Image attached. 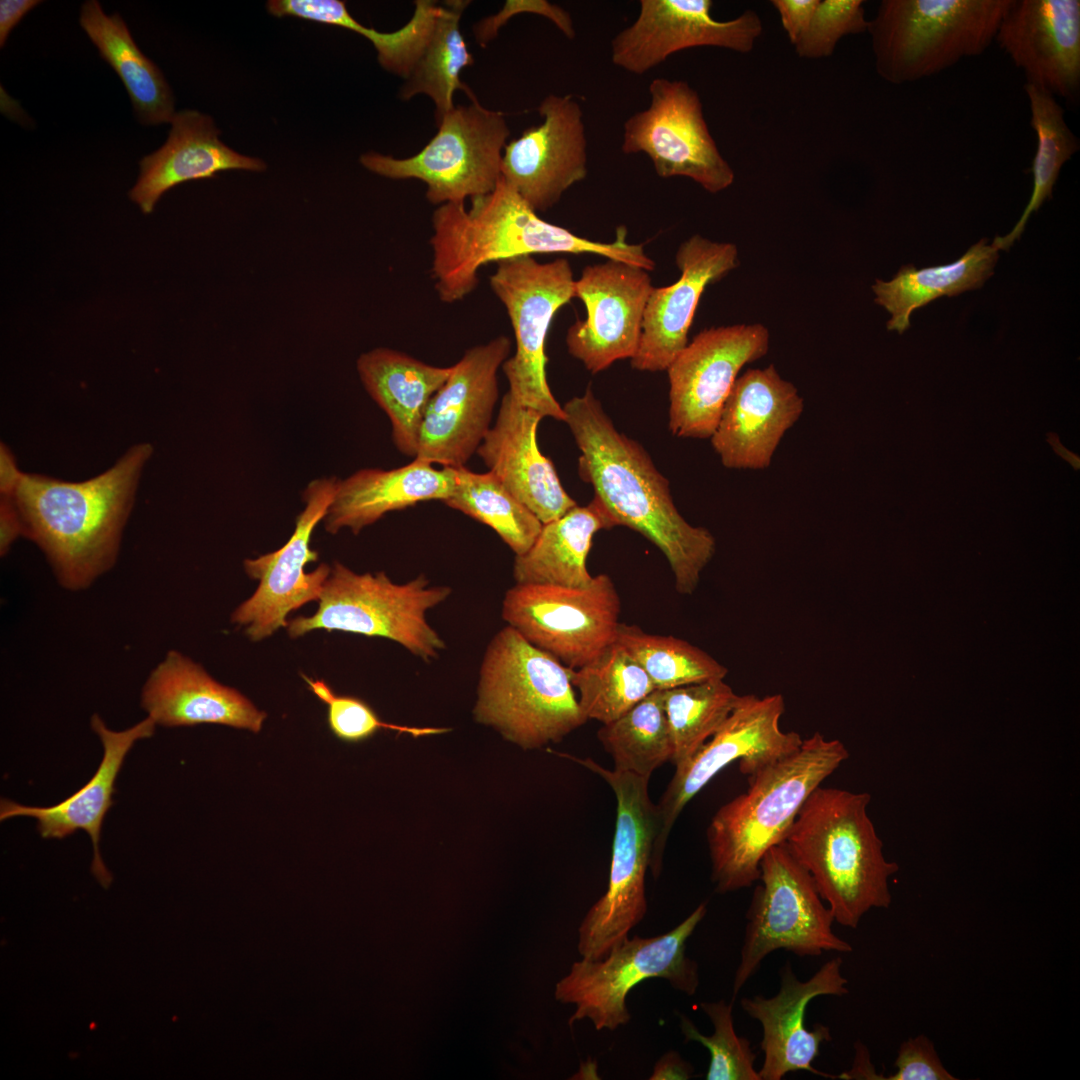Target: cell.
Segmentation results:
<instances>
[{
	"instance_id": "28",
	"label": "cell",
	"mask_w": 1080,
	"mask_h": 1080,
	"mask_svg": "<svg viewBox=\"0 0 1080 1080\" xmlns=\"http://www.w3.org/2000/svg\"><path fill=\"white\" fill-rule=\"evenodd\" d=\"M140 703L148 717L166 727L218 724L258 733L267 717L237 689L221 684L177 650H169L150 672Z\"/></svg>"
},
{
	"instance_id": "35",
	"label": "cell",
	"mask_w": 1080,
	"mask_h": 1080,
	"mask_svg": "<svg viewBox=\"0 0 1080 1080\" xmlns=\"http://www.w3.org/2000/svg\"><path fill=\"white\" fill-rule=\"evenodd\" d=\"M998 251L982 239L950 264L921 269L906 265L890 281L877 279L872 285L874 301L891 315L887 329L902 334L909 328L914 310L938 297L982 287L993 274Z\"/></svg>"
},
{
	"instance_id": "40",
	"label": "cell",
	"mask_w": 1080,
	"mask_h": 1080,
	"mask_svg": "<svg viewBox=\"0 0 1080 1080\" xmlns=\"http://www.w3.org/2000/svg\"><path fill=\"white\" fill-rule=\"evenodd\" d=\"M597 736L614 770L650 778L673 754L663 690L655 689L626 714L603 724Z\"/></svg>"
},
{
	"instance_id": "54",
	"label": "cell",
	"mask_w": 1080,
	"mask_h": 1080,
	"mask_svg": "<svg viewBox=\"0 0 1080 1080\" xmlns=\"http://www.w3.org/2000/svg\"><path fill=\"white\" fill-rule=\"evenodd\" d=\"M855 1060L852 1068L840 1074L836 1078L839 1079H868V1080H884V1076L877 1074L872 1066L869 1058V1053L865 1045L861 1042L855 1043Z\"/></svg>"
},
{
	"instance_id": "3",
	"label": "cell",
	"mask_w": 1080,
	"mask_h": 1080,
	"mask_svg": "<svg viewBox=\"0 0 1080 1080\" xmlns=\"http://www.w3.org/2000/svg\"><path fill=\"white\" fill-rule=\"evenodd\" d=\"M464 203H446L432 215V276L439 299L463 300L479 283L486 264L533 254H596L637 264L642 250L618 229L610 243L592 241L546 222L500 178L490 193Z\"/></svg>"
},
{
	"instance_id": "4",
	"label": "cell",
	"mask_w": 1080,
	"mask_h": 1080,
	"mask_svg": "<svg viewBox=\"0 0 1080 1080\" xmlns=\"http://www.w3.org/2000/svg\"><path fill=\"white\" fill-rule=\"evenodd\" d=\"M848 757L841 741L815 732L798 750L749 776L747 791L722 805L707 828L717 893L758 881L764 854L785 842L804 802Z\"/></svg>"
},
{
	"instance_id": "50",
	"label": "cell",
	"mask_w": 1080,
	"mask_h": 1080,
	"mask_svg": "<svg viewBox=\"0 0 1080 1080\" xmlns=\"http://www.w3.org/2000/svg\"><path fill=\"white\" fill-rule=\"evenodd\" d=\"M23 536L20 515L8 496H0V555L6 556L14 541Z\"/></svg>"
},
{
	"instance_id": "11",
	"label": "cell",
	"mask_w": 1080,
	"mask_h": 1080,
	"mask_svg": "<svg viewBox=\"0 0 1080 1080\" xmlns=\"http://www.w3.org/2000/svg\"><path fill=\"white\" fill-rule=\"evenodd\" d=\"M759 868L760 883L745 915L740 961L732 986L733 1001L763 960L776 950L798 957L853 950L834 933L835 920L830 908L824 905L813 878L785 843L771 847Z\"/></svg>"
},
{
	"instance_id": "13",
	"label": "cell",
	"mask_w": 1080,
	"mask_h": 1080,
	"mask_svg": "<svg viewBox=\"0 0 1080 1080\" xmlns=\"http://www.w3.org/2000/svg\"><path fill=\"white\" fill-rule=\"evenodd\" d=\"M496 264L490 286L507 311L516 343L514 355L501 367L507 392L543 418L564 422L563 408L547 382L545 343L555 313L575 297L570 263L564 258L540 263L532 256H520Z\"/></svg>"
},
{
	"instance_id": "18",
	"label": "cell",
	"mask_w": 1080,
	"mask_h": 1080,
	"mask_svg": "<svg viewBox=\"0 0 1080 1080\" xmlns=\"http://www.w3.org/2000/svg\"><path fill=\"white\" fill-rule=\"evenodd\" d=\"M337 481L336 478L311 481L303 493L305 507L289 540L276 551L244 560L246 574L258 580L259 585L233 611L231 622L245 627L250 640L261 641L287 627L290 612L319 600L331 567L322 563L311 572H305V567L319 558L310 545L312 534L327 513Z\"/></svg>"
},
{
	"instance_id": "6",
	"label": "cell",
	"mask_w": 1080,
	"mask_h": 1080,
	"mask_svg": "<svg viewBox=\"0 0 1080 1080\" xmlns=\"http://www.w3.org/2000/svg\"><path fill=\"white\" fill-rule=\"evenodd\" d=\"M570 670L506 625L483 655L476 720L524 749L560 741L588 720L579 707Z\"/></svg>"
},
{
	"instance_id": "47",
	"label": "cell",
	"mask_w": 1080,
	"mask_h": 1080,
	"mask_svg": "<svg viewBox=\"0 0 1080 1080\" xmlns=\"http://www.w3.org/2000/svg\"><path fill=\"white\" fill-rule=\"evenodd\" d=\"M896 1072L886 1080H956L942 1064L933 1042L925 1035L911 1037L898 1050Z\"/></svg>"
},
{
	"instance_id": "52",
	"label": "cell",
	"mask_w": 1080,
	"mask_h": 1080,
	"mask_svg": "<svg viewBox=\"0 0 1080 1080\" xmlns=\"http://www.w3.org/2000/svg\"><path fill=\"white\" fill-rule=\"evenodd\" d=\"M42 1L37 0H1L0 1V46L3 47L11 30L20 20Z\"/></svg>"
},
{
	"instance_id": "16",
	"label": "cell",
	"mask_w": 1080,
	"mask_h": 1080,
	"mask_svg": "<svg viewBox=\"0 0 1080 1080\" xmlns=\"http://www.w3.org/2000/svg\"><path fill=\"white\" fill-rule=\"evenodd\" d=\"M649 92V107L623 125L622 151L648 155L662 178L687 177L710 193L731 186L734 171L709 131L697 91L682 80L655 78Z\"/></svg>"
},
{
	"instance_id": "25",
	"label": "cell",
	"mask_w": 1080,
	"mask_h": 1080,
	"mask_svg": "<svg viewBox=\"0 0 1080 1080\" xmlns=\"http://www.w3.org/2000/svg\"><path fill=\"white\" fill-rule=\"evenodd\" d=\"M803 411L798 389L773 364L748 369L735 381L711 445L726 468L763 470Z\"/></svg>"
},
{
	"instance_id": "33",
	"label": "cell",
	"mask_w": 1080,
	"mask_h": 1080,
	"mask_svg": "<svg viewBox=\"0 0 1080 1080\" xmlns=\"http://www.w3.org/2000/svg\"><path fill=\"white\" fill-rule=\"evenodd\" d=\"M615 527L603 506L593 498L562 517L543 524L530 549L515 556L513 578L517 584L584 587L593 576L587 557L594 535Z\"/></svg>"
},
{
	"instance_id": "5",
	"label": "cell",
	"mask_w": 1080,
	"mask_h": 1080,
	"mask_svg": "<svg viewBox=\"0 0 1080 1080\" xmlns=\"http://www.w3.org/2000/svg\"><path fill=\"white\" fill-rule=\"evenodd\" d=\"M869 793L819 786L804 802L785 844L809 872L835 922L857 928L873 908L892 902L888 861L868 816Z\"/></svg>"
},
{
	"instance_id": "23",
	"label": "cell",
	"mask_w": 1080,
	"mask_h": 1080,
	"mask_svg": "<svg viewBox=\"0 0 1080 1080\" xmlns=\"http://www.w3.org/2000/svg\"><path fill=\"white\" fill-rule=\"evenodd\" d=\"M843 960L835 957L825 962L809 979L801 981L787 961L780 970V988L770 998L761 995L743 997V1011L762 1027L760 1048L764 1054L758 1070L761 1080H781L787 1073L807 1071L836 1078L814 1068L823 1042L832 1040L830 1029L804 1024L809 1003L819 996H844L849 993L848 979L841 972Z\"/></svg>"
},
{
	"instance_id": "24",
	"label": "cell",
	"mask_w": 1080,
	"mask_h": 1080,
	"mask_svg": "<svg viewBox=\"0 0 1080 1080\" xmlns=\"http://www.w3.org/2000/svg\"><path fill=\"white\" fill-rule=\"evenodd\" d=\"M1026 83L1076 105L1080 96V1L1012 0L995 40Z\"/></svg>"
},
{
	"instance_id": "43",
	"label": "cell",
	"mask_w": 1080,
	"mask_h": 1080,
	"mask_svg": "<svg viewBox=\"0 0 1080 1080\" xmlns=\"http://www.w3.org/2000/svg\"><path fill=\"white\" fill-rule=\"evenodd\" d=\"M733 1003L725 1000L701 1002L699 1007L709 1017L714 1031L703 1035L693 1022L680 1014V1028L685 1042L695 1041L710 1054L705 1078L707 1080H761L755 1069L756 1054L750 1041L736 1034L733 1021Z\"/></svg>"
},
{
	"instance_id": "1",
	"label": "cell",
	"mask_w": 1080,
	"mask_h": 1080,
	"mask_svg": "<svg viewBox=\"0 0 1080 1080\" xmlns=\"http://www.w3.org/2000/svg\"><path fill=\"white\" fill-rule=\"evenodd\" d=\"M580 450L578 471L614 526H626L651 541L665 556L675 588L692 594L716 552L712 533L688 523L672 498L669 481L635 440L621 433L588 387L563 406Z\"/></svg>"
},
{
	"instance_id": "8",
	"label": "cell",
	"mask_w": 1080,
	"mask_h": 1080,
	"mask_svg": "<svg viewBox=\"0 0 1080 1080\" xmlns=\"http://www.w3.org/2000/svg\"><path fill=\"white\" fill-rule=\"evenodd\" d=\"M451 593L447 585H431L424 574L395 583L383 571L356 573L334 562L316 612L289 620L286 628L291 638L314 630L383 637L430 661L446 644L426 616Z\"/></svg>"
},
{
	"instance_id": "31",
	"label": "cell",
	"mask_w": 1080,
	"mask_h": 1080,
	"mask_svg": "<svg viewBox=\"0 0 1080 1080\" xmlns=\"http://www.w3.org/2000/svg\"><path fill=\"white\" fill-rule=\"evenodd\" d=\"M452 467L437 469L414 459L410 464L390 469H362L337 481L333 500L323 519L327 532L344 528L358 534L385 514L427 500L448 499L454 489Z\"/></svg>"
},
{
	"instance_id": "30",
	"label": "cell",
	"mask_w": 1080,
	"mask_h": 1080,
	"mask_svg": "<svg viewBox=\"0 0 1080 1080\" xmlns=\"http://www.w3.org/2000/svg\"><path fill=\"white\" fill-rule=\"evenodd\" d=\"M165 144L140 161V175L129 197L149 214L160 197L183 182L214 177L218 172L265 170L263 160L242 155L220 139L213 119L195 110L175 113Z\"/></svg>"
},
{
	"instance_id": "38",
	"label": "cell",
	"mask_w": 1080,
	"mask_h": 1080,
	"mask_svg": "<svg viewBox=\"0 0 1080 1080\" xmlns=\"http://www.w3.org/2000/svg\"><path fill=\"white\" fill-rule=\"evenodd\" d=\"M452 468L455 485L444 503L492 528L515 556L527 552L541 532V521L492 472Z\"/></svg>"
},
{
	"instance_id": "53",
	"label": "cell",
	"mask_w": 1080,
	"mask_h": 1080,
	"mask_svg": "<svg viewBox=\"0 0 1080 1080\" xmlns=\"http://www.w3.org/2000/svg\"><path fill=\"white\" fill-rule=\"evenodd\" d=\"M24 472L18 466L11 449L3 442L0 445V496H11Z\"/></svg>"
},
{
	"instance_id": "37",
	"label": "cell",
	"mask_w": 1080,
	"mask_h": 1080,
	"mask_svg": "<svg viewBox=\"0 0 1080 1080\" xmlns=\"http://www.w3.org/2000/svg\"><path fill=\"white\" fill-rule=\"evenodd\" d=\"M570 679L585 717L602 724L617 720L655 690L642 666L617 642L588 664L571 669Z\"/></svg>"
},
{
	"instance_id": "27",
	"label": "cell",
	"mask_w": 1080,
	"mask_h": 1080,
	"mask_svg": "<svg viewBox=\"0 0 1080 1080\" xmlns=\"http://www.w3.org/2000/svg\"><path fill=\"white\" fill-rule=\"evenodd\" d=\"M542 418L506 392L496 421L476 453L505 488L546 524L577 503L564 490L553 462L539 449L537 429Z\"/></svg>"
},
{
	"instance_id": "7",
	"label": "cell",
	"mask_w": 1080,
	"mask_h": 1080,
	"mask_svg": "<svg viewBox=\"0 0 1080 1080\" xmlns=\"http://www.w3.org/2000/svg\"><path fill=\"white\" fill-rule=\"evenodd\" d=\"M1011 1L882 0L867 29L876 72L900 85L981 55Z\"/></svg>"
},
{
	"instance_id": "44",
	"label": "cell",
	"mask_w": 1080,
	"mask_h": 1080,
	"mask_svg": "<svg viewBox=\"0 0 1080 1080\" xmlns=\"http://www.w3.org/2000/svg\"><path fill=\"white\" fill-rule=\"evenodd\" d=\"M440 6L431 0L415 1L411 19L393 32H380L363 26L353 16L347 20L345 29L368 39L377 51L380 65L406 79L422 52Z\"/></svg>"
},
{
	"instance_id": "14",
	"label": "cell",
	"mask_w": 1080,
	"mask_h": 1080,
	"mask_svg": "<svg viewBox=\"0 0 1080 1080\" xmlns=\"http://www.w3.org/2000/svg\"><path fill=\"white\" fill-rule=\"evenodd\" d=\"M785 711L782 695L738 697L717 732L687 761L676 768L657 810V834L650 863L656 879L662 870L669 834L690 800L723 768L739 761L740 772L749 776L795 752L803 739L793 731L784 732L780 719Z\"/></svg>"
},
{
	"instance_id": "12",
	"label": "cell",
	"mask_w": 1080,
	"mask_h": 1080,
	"mask_svg": "<svg viewBox=\"0 0 1080 1080\" xmlns=\"http://www.w3.org/2000/svg\"><path fill=\"white\" fill-rule=\"evenodd\" d=\"M437 124V133L415 155L397 159L368 152L360 157L361 164L383 177L424 182L427 200L438 206L493 191L510 135L505 115L476 100L454 106Z\"/></svg>"
},
{
	"instance_id": "26",
	"label": "cell",
	"mask_w": 1080,
	"mask_h": 1080,
	"mask_svg": "<svg viewBox=\"0 0 1080 1080\" xmlns=\"http://www.w3.org/2000/svg\"><path fill=\"white\" fill-rule=\"evenodd\" d=\"M679 279L653 287L644 312L638 350L631 365L639 371H663L688 344V333L706 287L739 264L735 244L701 235L684 241L676 253Z\"/></svg>"
},
{
	"instance_id": "46",
	"label": "cell",
	"mask_w": 1080,
	"mask_h": 1080,
	"mask_svg": "<svg viewBox=\"0 0 1080 1080\" xmlns=\"http://www.w3.org/2000/svg\"><path fill=\"white\" fill-rule=\"evenodd\" d=\"M862 0L820 1L811 21L794 45L801 58L819 59L831 56L838 41L849 34L867 31Z\"/></svg>"
},
{
	"instance_id": "2",
	"label": "cell",
	"mask_w": 1080,
	"mask_h": 1080,
	"mask_svg": "<svg viewBox=\"0 0 1080 1080\" xmlns=\"http://www.w3.org/2000/svg\"><path fill=\"white\" fill-rule=\"evenodd\" d=\"M154 448L131 446L109 469L71 482L24 472L11 496L23 537L44 554L58 584L89 588L115 565L146 462Z\"/></svg>"
},
{
	"instance_id": "10",
	"label": "cell",
	"mask_w": 1080,
	"mask_h": 1080,
	"mask_svg": "<svg viewBox=\"0 0 1080 1080\" xmlns=\"http://www.w3.org/2000/svg\"><path fill=\"white\" fill-rule=\"evenodd\" d=\"M707 912V903L670 931L653 937L626 938L603 958H582L556 985L555 997L575 1006L569 1024L587 1019L597 1031H614L631 1015L626 998L639 983L653 978L693 996L699 986V968L686 955V943Z\"/></svg>"
},
{
	"instance_id": "32",
	"label": "cell",
	"mask_w": 1080,
	"mask_h": 1080,
	"mask_svg": "<svg viewBox=\"0 0 1080 1080\" xmlns=\"http://www.w3.org/2000/svg\"><path fill=\"white\" fill-rule=\"evenodd\" d=\"M357 370L368 394L387 414L396 448L416 458L426 409L452 366H433L397 350L376 348L360 355Z\"/></svg>"
},
{
	"instance_id": "36",
	"label": "cell",
	"mask_w": 1080,
	"mask_h": 1080,
	"mask_svg": "<svg viewBox=\"0 0 1080 1080\" xmlns=\"http://www.w3.org/2000/svg\"><path fill=\"white\" fill-rule=\"evenodd\" d=\"M469 3L456 0L441 4L422 52L400 89V98L405 101L419 94L431 98L437 121L455 106L457 90L476 101L460 79L463 69L474 61L460 30V19Z\"/></svg>"
},
{
	"instance_id": "21",
	"label": "cell",
	"mask_w": 1080,
	"mask_h": 1080,
	"mask_svg": "<svg viewBox=\"0 0 1080 1080\" xmlns=\"http://www.w3.org/2000/svg\"><path fill=\"white\" fill-rule=\"evenodd\" d=\"M711 0H641L638 17L611 42L612 62L633 74H644L678 51L712 46L749 53L763 32L756 11L718 21Z\"/></svg>"
},
{
	"instance_id": "20",
	"label": "cell",
	"mask_w": 1080,
	"mask_h": 1080,
	"mask_svg": "<svg viewBox=\"0 0 1080 1080\" xmlns=\"http://www.w3.org/2000/svg\"><path fill=\"white\" fill-rule=\"evenodd\" d=\"M652 288L648 271L639 266L612 259L586 266L574 290L587 314L567 331L569 354L593 374L617 360L632 359Z\"/></svg>"
},
{
	"instance_id": "17",
	"label": "cell",
	"mask_w": 1080,
	"mask_h": 1080,
	"mask_svg": "<svg viewBox=\"0 0 1080 1080\" xmlns=\"http://www.w3.org/2000/svg\"><path fill=\"white\" fill-rule=\"evenodd\" d=\"M769 342L759 323L712 327L688 342L666 369L671 433L710 439L740 370L765 356Z\"/></svg>"
},
{
	"instance_id": "9",
	"label": "cell",
	"mask_w": 1080,
	"mask_h": 1080,
	"mask_svg": "<svg viewBox=\"0 0 1080 1080\" xmlns=\"http://www.w3.org/2000/svg\"><path fill=\"white\" fill-rule=\"evenodd\" d=\"M602 777L617 803L615 832L606 892L589 908L578 928V952L584 959L605 957L629 936L647 912L645 876L657 834V810L647 777L609 770L591 758L557 753Z\"/></svg>"
},
{
	"instance_id": "22",
	"label": "cell",
	"mask_w": 1080,
	"mask_h": 1080,
	"mask_svg": "<svg viewBox=\"0 0 1080 1080\" xmlns=\"http://www.w3.org/2000/svg\"><path fill=\"white\" fill-rule=\"evenodd\" d=\"M537 110L542 122L508 142L501 161V178L536 212L554 206L588 172L579 103L550 94Z\"/></svg>"
},
{
	"instance_id": "34",
	"label": "cell",
	"mask_w": 1080,
	"mask_h": 1080,
	"mask_svg": "<svg viewBox=\"0 0 1080 1080\" xmlns=\"http://www.w3.org/2000/svg\"><path fill=\"white\" fill-rule=\"evenodd\" d=\"M79 21L100 57L123 82L139 122H171L175 115L172 91L158 66L139 49L121 16H108L98 1L88 0L81 7Z\"/></svg>"
},
{
	"instance_id": "48",
	"label": "cell",
	"mask_w": 1080,
	"mask_h": 1080,
	"mask_svg": "<svg viewBox=\"0 0 1080 1080\" xmlns=\"http://www.w3.org/2000/svg\"><path fill=\"white\" fill-rule=\"evenodd\" d=\"M521 12L543 15L553 21L566 37L574 38L575 36L572 19L561 7L547 1H507L504 9L496 16L478 22L475 27L477 42L483 45L491 40L508 18Z\"/></svg>"
},
{
	"instance_id": "42",
	"label": "cell",
	"mask_w": 1080,
	"mask_h": 1080,
	"mask_svg": "<svg viewBox=\"0 0 1080 1080\" xmlns=\"http://www.w3.org/2000/svg\"><path fill=\"white\" fill-rule=\"evenodd\" d=\"M642 666L655 689L724 679L728 669L710 654L671 635L650 634L637 625L620 623L616 640Z\"/></svg>"
},
{
	"instance_id": "45",
	"label": "cell",
	"mask_w": 1080,
	"mask_h": 1080,
	"mask_svg": "<svg viewBox=\"0 0 1080 1080\" xmlns=\"http://www.w3.org/2000/svg\"><path fill=\"white\" fill-rule=\"evenodd\" d=\"M302 677L316 697L327 704L329 728L342 741L360 742L369 739L380 729L406 733L414 737L448 731L446 728H419L386 723L362 699L349 695H337L325 681L308 678L305 675Z\"/></svg>"
},
{
	"instance_id": "39",
	"label": "cell",
	"mask_w": 1080,
	"mask_h": 1080,
	"mask_svg": "<svg viewBox=\"0 0 1080 1080\" xmlns=\"http://www.w3.org/2000/svg\"><path fill=\"white\" fill-rule=\"evenodd\" d=\"M1031 111V127L1037 137L1032 162L1033 190L1028 204L1013 229L1004 237H995L993 244L1007 250L1020 238L1031 214L1052 197L1053 187L1062 166L1079 150L1080 141L1068 127L1064 109L1053 95L1036 86L1025 84Z\"/></svg>"
},
{
	"instance_id": "19",
	"label": "cell",
	"mask_w": 1080,
	"mask_h": 1080,
	"mask_svg": "<svg viewBox=\"0 0 1080 1080\" xmlns=\"http://www.w3.org/2000/svg\"><path fill=\"white\" fill-rule=\"evenodd\" d=\"M510 350V339L500 335L469 348L452 365L426 409L414 459L443 467L465 466L492 426L498 370Z\"/></svg>"
},
{
	"instance_id": "49",
	"label": "cell",
	"mask_w": 1080,
	"mask_h": 1080,
	"mask_svg": "<svg viewBox=\"0 0 1080 1080\" xmlns=\"http://www.w3.org/2000/svg\"><path fill=\"white\" fill-rule=\"evenodd\" d=\"M820 0H772L782 26L794 46L808 28Z\"/></svg>"
},
{
	"instance_id": "29",
	"label": "cell",
	"mask_w": 1080,
	"mask_h": 1080,
	"mask_svg": "<svg viewBox=\"0 0 1080 1080\" xmlns=\"http://www.w3.org/2000/svg\"><path fill=\"white\" fill-rule=\"evenodd\" d=\"M156 725L154 720L147 716L124 731H113L106 727L98 714H93L91 728L104 748L102 761L94 776L77 792L50 807L24 806L2 799L0 820L17 816L35 818L37 829L43 838L62 839L76 830L86 831L94 850L91 872L103 888H109L113 878L99 851L102 823L113 804L115 781L127 753L136 741L151 737Z\"/></svg>"
},
{
	"instance_id": "51",
	"label": "cell",
	"mask_w": 1080,
	"mask_h": 1080,
	"mask_svg": "<svg viewBox=\"0 0 1080 1080\" xmlns=\"http://www.w3.org/2000/svg\"><path fill=\"white\" fill-rule=\"evenodd\" d=\"M693 1066L678 1052L669 1051L655 1063L650 1080H687L692 1078Z\"/></svg>"
},
{
	"instance_id": "15",
	"label": "cell",
	"mask_w": 1080,
	"mask_h": 1080,
	"mask_svg": "<svg viewBox=\"0 0 1080 1080\" xmlns=\"http://www.w3.org/2000/svg\"><path fill=\"white\" fill-rule=\"evenodd\" d=\"M621 601L607 574L584 587L515 584L504 595L501 615L533 646L571 669L597 658L616 640Z\"/></svg>"
},
{
	"instance_id": "41",
	"label": "cell",
	"mask_w": 1080,
	"mask_h": 1080,
	"mask_svg": "<svg viewBox=\"0 0 1080 1080\" xmlns=\"http://www.w3.org/2000/svg\"><path fill=\"white\" fill-rule=\"evenodd\" d=\"M675 768L683 766L717 732L733 710L739 695L724 681L714 679L663 690Z\"/></svg>"
}]
</instances>
